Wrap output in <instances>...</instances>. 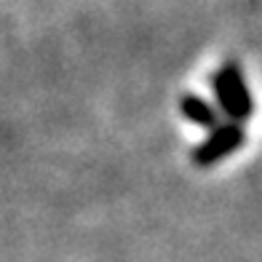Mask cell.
I'll return each instance as SVG.
<instances>
[{"mask_svg":"<svg viewBox=\"0 0 262 262\" xmlns=\"http://www.w3.org/2000/svg\"><path fill=\"white\" fill-rule=\"evenodd\" d=\"M244 139H246V134H244L241 123H220L217 128H211V134L201 145L193 147L190 161H193V166L209 169V166L220 163L222 158H228L235 147H241Z\"/></svg>","mask_w":262,"mask_h":262,"instance_id":"7a4b0ae2","label":"cell"},{"mask_svg":"<svg viewBox=\"0 0 262 262\" xmlns=\"http://www.w3.org/2000/svg\"><path fill=\"white\" fill-rule=\"evenodd\" d=\"M214 94H217V102L222 107V113L228 118H233V123H244L254 110L249 89H246V80H244V73L235 62L222 64L217 73H214Z\"/></svg>","mask_w":262,"mask_h":262,"instance_id":"6da1fadb","label":"cell"},{"mask_svg":"<svg viewBox=\"0 0 262 262\" xmlns=\"http://www.w3.org/2000/svg\"><path fill=\"white\" fill-rule=\"evenodd\" d=\"M182 115L201 128H217L220 126V113L206 99H201L198 94H185L182 97Z\"/></svg>","mask_w":262,"mask_h":262,"instance_id":"3957f363","label":"cell"}]
</instances>
